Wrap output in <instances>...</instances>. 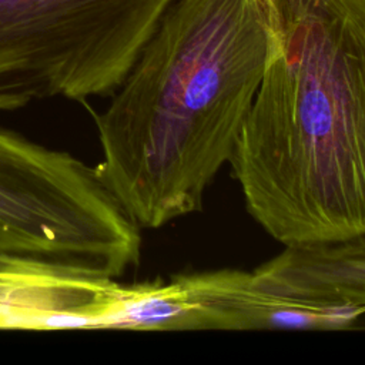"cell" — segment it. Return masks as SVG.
Returning a JSON list of instances; mask_svg holds the SVG:
<instances>
[{"mask_svg":"<svg viewBox=\"0 0 365 365\" xmlns=\"http://www.w3.org/2000/svg\"><path fill=\"white\" fill-rule=\"evenodd\" d=\"M94 328L128 331H215L212 315L178 275L120 284L110 279L94 317Z\"/></svg>","mask_w":365,"mask_h":365,"instance_id":"obj_7","label":"cell"},{"mask_svg":"<svg viewBox=\"0 0 365 365\" xmlns=\"http://www.w3.org/2000/svg\"><path fill=\"white\" fill-rule=\"evenodd\" d=\"M279 41L275 0H177L96 115L104 185L140 228L197 212Z\"/></svg>","mask_w":365,"mask_h":365,"instance_id":"obj_1","label":"cell"},{"mask_svg":"<svg viewBox=\"0 0 365 365\" xmlns=\"http://www.w3.org/2000/svg\"><path fill=\"white\" fill-rule=\"evenodd\" d=\"M140 252V227L94 167L0 127L1 271L115 279Z\"/></svg>","mask_w":365,"mask_h":365,"instance_id":"obj_3","label":"cell"},{"mask_svg":"<svg viewBox=\"0 0 365 365\" xmlns=\"http://www.w3.org/2000/svg\"><path fill=\"white\" fill-rule=\"evenodd\" d=\"M177 275L212 315L215 331H332L349 328L365 314L362 307L314 302L274 292L262 287L254 272L237 268Z\"/></svg>","mask_w":365,"mask_h":365,"instance_id":"obj_5","label":"cell"},{"mask_svg":"<svg viewBox=\"0 0 365 365\" xmlns=\"http://www.w3.org/2000/svg\"><path fill=\"white\" fill-rule=\"evenodd\" d=\"M252 272L262 287L287 297L365 308V235L284 247Z\"/></svg>","mask_w":365,"mask_h":365,"instance_id":"obj_6","label":"cell"},{"mask_svg":"<svg viewBox=\"0 0 365 365\" xmlns=\"http://www.w3.org/2000/svg\"><path fill=\"white\" fill-rule=\"evenodd\" d=\"M0 272H1V271H0Z\"/></svg>","mask_w":365,"mask_h":365,"instance_id":"obj_8","label":"cell"},{"mask_svg":"<svg viewBox=\"0 0 365 365\" xmlns=\"http://www.w3.org/2000/svg\"><path fill=\"white\" fill-rule=\"evenodd\" d=\"M174 0H0V111L121 86Z\"/></svg>","mask_w":365,"mask_h":365,"instance_id":"obj_4","label":"cell"},{"mask_svg":"<svg viewBox=\"0 0 365 365\" xmlns=\"http://www.w3.org/2000/svg\"><path fill=\"white\" fill-rule=\"evenodd\" d=\"M279 41L230 167L284 247L365 235V0H275Z\"/></svg>","mask_w":365,"mask_h":365,"instance_id":"obj_2","label":"cell"}]
</instances>
